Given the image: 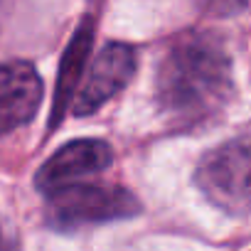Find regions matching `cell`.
<instances>
[{"label": "cell", "instance_id": "cell-1", "mask_svg": "<svg viewBox=\"0 0 251 251\" xmlns=\"http://www.w3.org/2000/svg\"><path fill=\"white\" fill-rule=\"evenodd\" d=\"M234 96V64L219 32L187 30L168 42L155 69V103L173 128L212 123Z\"/></svg>", "mask_w": 251, "mask_h": 251}, {"label": "cell", "instance_id": "cell-2", "mask_svg": "<svg viewBox=\"0 0 251 251\" xmlns=\"http://www.w3.org/2000/svg\"><path fill=\"white\" fill-rule=\"evenodd\" d=\"M133 192L108 182H76L47 195L45 219L57 231H74L91 224L131 219L141 212Z\"/></svg>", "mask_w": 251, "mask_h": 251}, {"label": "cell", "instance_id": "cell-3", "mask_svg": "<svg viewBox=\"0 0 251 251\" xmlns=\"http://www.w3.org/2000/svg\"><path fill=\"white\" fill-rule=\"evenodd\" d=\"M195 185L222 212L251 217V131L207 151L195 170Z\"/></svg>", "mask_w": 251, "mask_h": 251}, {"label": "cell", "instance_id": "cell-4", "mask_svg": "<svg viewBox=\"0 0 251 251\" xmlns=\"http://www.w3.org/2000/svg\"><path fill=\"white\" fill-rule=\"evenodd\" d=\"M138 69V54L133 45L108 42L101 47L96 59L91 62L84 84L72 103L76 116H91L101 106H106L116 94H121Z\"/></svg>", "mask_w": 251, "mask_h": 251}, {"label": "cell", "instance_id": "cell-5", "mask_svg": "<svg viewBox=\"0 0 251 251\" xmlns=\"http://www.w3.org/2000/svg\"><path fill=\"white\" fill-rule=\"evenodd\" d=\"M113 163V151L106 141L81 138L62 146L35 175V185L42 192H54L67 185L86 182L91 175L103 173Z\"/></svg>", "mask_w": 251, "mask_h": 251}, {"label": "cell", "instance_id": "cell-6", "mask_svg": "<svg viewBox=\"0 0 251 251\" xmlns=\"http://www.w3.org/2000/svg\"><path fill=\"white\" fill-rule=\"evenodd\" d=\"M42 101V79L30 62L0 64V138L27 126Z\"/></svg>", "mask_w": 251, "mask_h": 251}, {"label": "cell", "instance_id": "cell-7", "mask_svg": "<svg viewBox=\"0 0 251 251\" xmlns=\"http://www.w3.org/2000/svg\"><path fill=\"white\" fill-rule=\"evenodd\" d=\"M94 45V18L86 15L79 27L74 30L67 50H64V59L57 74V91H54V106H52V116H50V131H54L57 126L64 121L67 111L72 108L76 94H79V81L89 59Z\"/></svg>", "mask_w": 251, "mask_h": 251}, {"label": "cell", "instance_id": "cell-8", "mask_svg": "<svg viewBox=\"0 0 251 251\" xmlns=\"http://www.w3.org/2000/svg\"><path fill=\"white\" fill-rule=\"evenodd\" d=\"M0 251H13V246L8 244V239H5V234H3V229H0Z\"/></svg>", "mask_w": 251, "mask_h": 251}]
</instances>
